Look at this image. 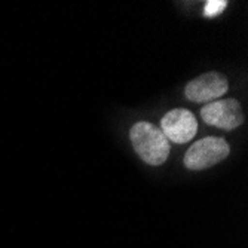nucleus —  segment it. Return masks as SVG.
<instances>
[{
    "label": "nucleus",
    "instance_id": "nucleus-4",
    "mask_svg": "<svg viewBox=\"0 0 248 248\" xmlns=\"http://www.w3.org/2000/svg\"><path fill=\"white\" fill-rule=\"evenodd\" d=\"M229 89L226 76L218 72H210L190 80L185 88V95L193 103H211L223 97Z\"/></svg>",
    "mask_w": 248,
    "mask_h": 248
},
{
    "label": "nucleus",
    "instance_id": "nucleus-6",
    "mask_svg": "<svg viewBox=\"0 0 248 248\" xmlns=\"http://www.w3.org/2000/svg\"><path fill=\"white\" fill-rule=\"evenodd\" d=\"M228 6L226 0H208L204 6V16L207 18H216Z\"/></svg>",
    "mask_w": 248,
    "mask_h": 248
},
{
    "label": "nucleus",
    "instance_id": "nucleus-3",
    "mask_svg": "<svg viewBox=\"0 0 248 248\" xmlns=\"http://www.w3.org/2000/svg\"><path fill=\"white\" fill-rule=\"evenodd\" d=\"M201 116L205 124L220 129L232 131L242 125L244 115L238 100L226 98L207 103L201 110Z\"/></svg>",
    "mask_w": 248,
    "mask_h": 248
},
{
    "label": "nucleus",
    "instance_id": "nucleus-5",
    "mask_svg": "<svg viewBox=\"0 0 248 248\" xmlns=\"http://www.w3.org/2000/svg\"><path fill=\"white\" fill-rule=\"evenodd\" d=\"M161 131L167 140H171L177 144H185L196 135L198 122L190 110L174 108L162 118Z\"/></svg>",
    "mask_w": 248,
    "mask_h": 248
},
{
    "label": "nucleus",
    "instance_id": "nucleus-1",
    "mask_svg": "<svg viewBox=\"0 0 248 248\" xmlns=\"http://www.w3.org/2000/svg\"><path fill=\"white\" fill-rule=\"evenodd\" d=\"M129 139L134 150L141 159L152 165H162L170 155V143L159 128L149 122H137L129 131Z\"/></svg>",
    "mask_w": 248,
    "mask_h": 248
},
{
    "label": "nucleus",
    "instance_id": "nucleus-2",
    "mask_svg": "<svg viewBox=\"0 0 248 248\" xmlns=\"http://www.w3.org/2000/svg\"><path fill=\"white\" fill-rule=\"evenodd\" d=\"M231 147L226 140L220 137H207L192 144L185 155V165L192 171L211 168L226 159Z\"/></svg>",
    "mask_w": 248,
    "mask_h": 248
}]
</instances>
